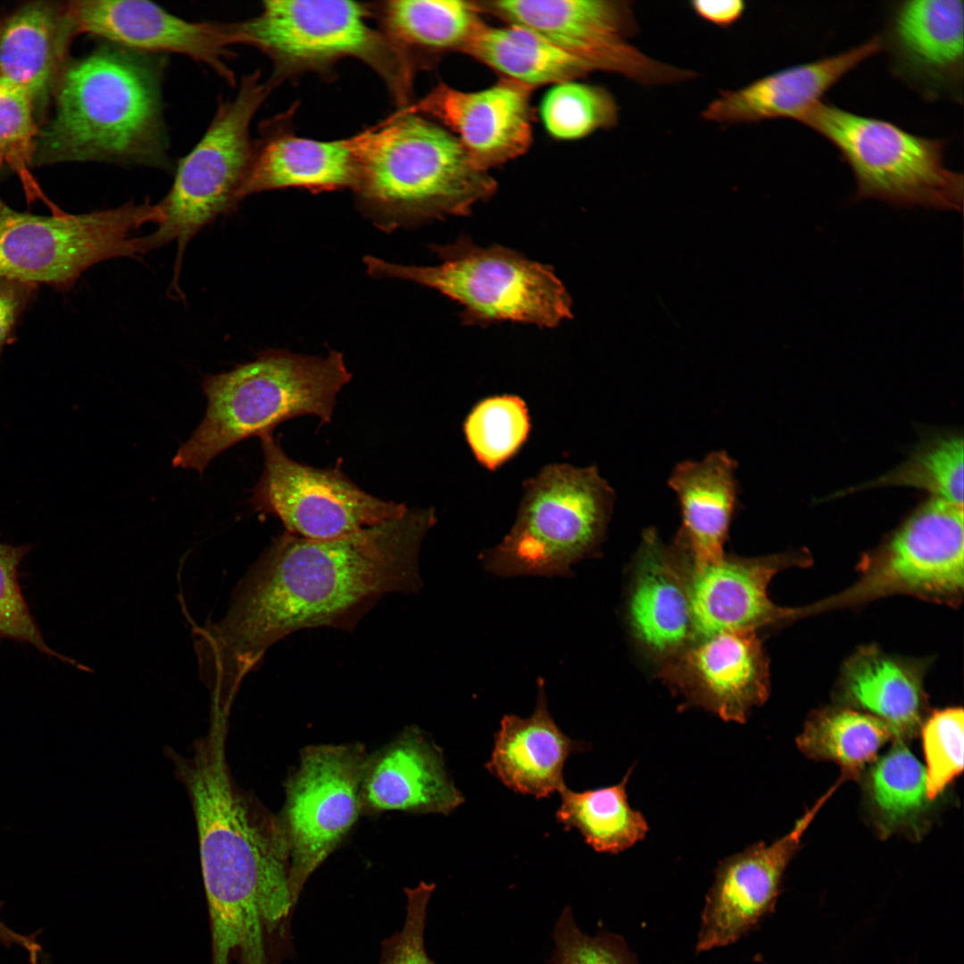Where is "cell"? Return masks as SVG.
Wrapping results in <instances>:
<instances>
[{
    "mask_svg": "<svg viewBox=\"0 0 964 964\" xmlns=\"http://www.w3.org/2000/svg\"><path fill=\"white\" fill-rule=\"evenodd\" d=\"M859 579L802 614L895 594L956 607L964 592L963 506L933 497L858 565Z\"/></svg>",
    "mask_w": 964,
    "mask_h": 964,
    "instance_id": "cell-12",
    "label": "cell"
},
{
    "mask_svg": "<svg viewBox=\"0 0 964 964\" xmlns=\"http://www.w3.org/2000/svg\"><path fill=\"white\" fill-rule=\"evenodd\" d=\"M496 187L449 130L408 106L356 135L352 190L362 212L384 231L468 215Z\"/></svg>",
    "mask_w": 964,
    "mask_h": 964,
    "instance_id": "cell-4",
    "label": "cell"
},
{
    "mask_svg": "<svg viewBox=\"0 0 964 964\" xmlns=\"http://www.w3.org/2000/svg\"><path fill=\"white\" fill-rule=\"evenodd\" d=\"M434 509L331 539L284 531L210 634L212 669L237 685L277 641L303 628L349 627L382 596L419 589V552ZM228 678V679H229Z\"/></svg>",
    "mask_w": 964,
    "mask_h": 964,
    "instance_id": "cell-1",
    "label": "cell"
},
{
    "mask_svg": "<svg viewBox=\"0 0 964 964\" xmlns=\"http://www.w3.org/2000/svg\"><path fill=\"white\" fill-rule=\"evenodd\" d=\"M689 4L701 19L722 28L735 23L746 9L742 0H696Z\"/></svg>",
    "mask_w": 964,
    "mask_h": 964,
    "instance_id": "cell-44",
    "label": "cell"
},
{
    "mask_svg": "<svg viewBox=\"0 0 964 964\" xmlns=\"http://www.w3.org/2000/svg\"><path fill=\"white\" fill-rule=\"evenodd\" d=\"M37 289V284L0 277V353L12 341L17 324Z\"/></svg>",
    "mask_w": 964,
    "mask_h": 964,
    "instance_id": "cell-43",
    "label": "cell"
},
{
    "mask_svg": "<svg viewBox=\"0 0 964 964\" xmlns=\"http://www.w3.org/2000/svg\"><path fill=\"white\" fill-rule=\"evenodd\" d=\"M835 789L819 799L779 839L752 844L721 860L702 912L697 952L736 943L774 912L785 869L805 831Z\"/></svg>",
    "mask_w": 964,
    "mask_h": 964,
    "instance_id": "cell-16",
    "label": "cell"
},
{
    "mask_svg": "<svg viewBox=\"0 0 964 964\" xmlns=\"http://www.w3.org/2000/svg\"><path fill=\"white\" fill-rule=\"evenodd\" d=\"M962 708H947L932 713L921 727L927 762V794L934 800L963 770Z\"/></svg>",
    "mask_w": 964,
    "mask_h": 964,
    "instance_id": "cell-39",
    "label": "cell"
},
{
    "mask_svg": "<svg viewBox=\"0 0 964 964\" xmlns=\"http://www.w3.org/2000/svg\"><path fill=\"white\" fill-rule=\"evenodd\" d=\"M550 964H638L623 938L609 932L590 935L578 926L565 906L555 922Z\"/></svg>",
    "mask_w": 964,
    "mask_h": 964,
    "instance_id": "cell-41",
    "label": "cell"
},
{
    "mask_svg": "<svg viewBox=\"0 0 964 964\" xmlns=\"http://www.w3.org/2000/svg\"><path fill=\"white\" fill-rule=\"evenodd\" d=\"M880 50V36H875L840 54L779 70L735 90H721L701 116L726 125L782 118L800 121L844 75Z\"/></svg>",
    "mask_w": 964,
    "mask_h": 964,
    "instance_id": "cell-25",
    "label": "cell"
},
{
    "mask_svg": "<svg viewBox=\"0 0 964 964\" xmlns=\"http://www.w3.org/2000/svg\"><path fill=\"white\" fill-rule=\"evenodd\" d=\"M614 491L596 466L551 464L523 484L515 523L485 551L486 569L501 577L566 576L600 545Z\"/></svg>",
    "mask_w": 964,
    "mask_h": 964,
    "instance_id": "cell-8",
    "label": "cell"
},
{
    "mask_svg": "<svg viewBox=\"0 0 964 964\" xmlns=\"http://www.w3.org/2000/svg\"><path fill=\"white\" fill-rule=\"evenodd\" d=\"M529 430L528 408L516 395L493 396L478 402L464 422L466 439L476 459L490 470L519 451Z\"/></svg>",
    "mask_w": 964,
    "mask_h": 964,
    "instance_id": "cell-36",
    "label": "cell"
},
{
    "mask_svg": "<svg viewBox=\"0 0 964 964\" xmlns=\"http://www.w3.org/2000/svg\"><path fill=\"white\" fill-rule=\"evenodd\" d=\"M481 13L528 28L583 62L592 72L624 76L644 86L691 80L689 70L660 62L629 43L637 25L628 1H475Z\"/></svg>",
    "mask_w": 964,
    "mask_h": 964,
    "instance_id": "cell-14",
    "label": "cell"
},
{
    "mask_svg": "<svg viewBox=\"0 0 964 964\" xmlns=\"http://www.w3.org/2000/svg\"><path fill=\"white\" fill-rule=\"evenodd\" d=\"M537 686L529 717L509 714L502 719L486 768L511 790L540 799L566 786L565 762L571 754L584 751L586 744L572 740L556 725L548 711L544 680L539 679Z\"/></svg>",
    "mask_w": 964,
    "mask_h": 964,
    "instance_id": "cell-27",
    "label": "cell"
},
{
    "mask_svg": "<svg viewBox=\"0 0 964 964\" xmlns=\"http://www.w3.org/2000/svg\"><path fill=\"white\" fill-rule=\"evenodd\" d=\"M351 379L343 354L334 350L325 356L269 350L230 371L208 375L204 418L179 446L172 466L203 473L225 450L297 416L328 423L337 395Z\"/></svg>",
    "mask_w": 964,
    "mask_h": 964,
    "instance_id": "cell-5",
    "label": "cell"
},
{
    "mask_svg": "<svg viewBox=\"0 0 964 964\" xmlns=\"http://www.w3.org/2000/svg\"><path fill=\"white\" fill-rule=\"evenodd\" d=\"M40 124L29 96L0 81V171L6 168L23 181H31L36 141Z\"/></svg>",
    "mask_w": 964,
    "mask_h": 964,
    "instance_id": "cell-40",
    "label": "cell"
},
{
    "mask_svg": "<svg viewBox=\"0 0 964 964\" xmlns=\"http://www.w3.org/2000/svg\"><path fill=\"white\" fill-rule=\"evenodd\" d=\"M463 801L447 773L442 750L417 727L403 729L366 758L362 814L401 810L448 815Z\"/></svg>",
    "mask_w": 964,
    "mask_h": 964,
    "instance_id": "cell-23",
    "label": "cell"
},
{
    "mask_svg": "<svg viewBox=\"0 0 964 964\" xmlns=\"http://www.w3.org/2000/svg\"><path fill=\"white\" fill-rule=\"evenodd\" d=\"M260 438L264 465L251 503L262 514L278 517L291 534L336 538L399 518L409 509L368 494L337 468L295 461L271 433Z\"/></svg>",
    "mask_w": 964,
    "mask_h": 964,
    "instance_id": "cell-15",
    "label": "cell"
},
{
    "mask_svg": "<svg viewBox=\"0 0 964 964\" xmlns=\"http://www.w3.org/2000/svg\"><path fill=\"white\" fill-rule=\"evenodd\" d=\"M162 220L159 204L149 200L39 216L15 211L0 196V277L67 291L98 262L142 255L136 231Z\"/></svg>",
    "mask_w": 964,
    "mask_h": 964,
    "instance_id": "cell-11",
    "label": "cell"
},
{
    "mask_svg": "<svg viewBox=\"0 0 964 964\" xmlns=\"http://www.w3.org/2000/svg\"><path fill=\"white\" fill-rule=\"evenodd\" d=\"M288 116L263 123L261 137L253 143L241 201L253 194L288 187L314 193L353 188L356 136L330 141L298 137Z\"/></svg>",
    "mask_w": 964,
    "mask_h": 964,
    "instance_id": "cell-26",
    "label": "cell"
},
{
    "mask_svg": "<svg viewBox=\"0 0 964 964\" xmlns=\"http://www.w3.org/2000/svg\"><path fill=\"white\" fill-rule=\"evenodd\" d=\"M632 768L611 786L575 792L565 786L559 794L556 819L565 830L577 829L598 852L616 854L644 839L649 827L644 816L627 800Z\"/></svg>",
    "mask_w": 964,
    "mask_h": 964,
    "instance_id": "cell-32",
    "label": "cell"
},
{
    "mask_svg": "<svg viewBox=\"0 0 964 964\" xmlns=\"http://www.w3.org/2000/svg\"><path fill=\"white\" fill-rule=\"evenodd\" d=\"M260 71L243 77L236 96L220 99L215 114L194 148L179 160L168 194L158 203L163 220L140 237L143 254L177 243L170 288L179 290L185 249L195 235L218 216L235 210L253 154L250 124L272 88Z\"/></svg>",
    "mask_w": 964,
    "mask_h": 964,
    "instance_id": "cell-9",
    "label": "cell"
},
{
    "mask_svg": "<svg viewBox=\"0 0 964 964\" xmlns=\"http://www.w3.org/2000/svg\"><path fill=\"white\" fill-rule=\"evenodd\" d=\"M892 738L889 727L872 715L829 708L809 717L796 743L807 757L839 765L843 778H857Z\"/></svg>",
    "mask_w": 964,
    "mask_h": 964,
    "instance_id": "cell-33",
    "label": "cell"
},
{
    "mask_svg": "<svg viewBox=\"0 0 964 964\" xmlns=\"http://www.w3.org/2000/svg\"><path fill=\"white\" fill-rule=\"evenodd\" d=\"M371 8L386 36L423 65L428 57L462 51L483 22L474 1L395 0Z\"/></svg>",
    "mask_w": 964,
    "mask_h": 964,
    "instance_id": "cell-31",
    "label": "cell"
},
{
    "mask_svg": "<svg viewBox=\"0 0 964 964\" xmlns=\"http://www.w3.org/2000/svg\"><path fill=\"white\" fill-rule=\"evenodd\" d=\"M659 676L686 706L725 721L744 723L769 694V661L755 630L697 638L661 662Z\"/></svg>",
    "mask_w": 964,
    "mask_h": 964,
    "instance_id": "cell-17",
    "label": "cell"
},
{
    "mask_svg": "<svg viewBox=\"0 0 964 964\" xmlns=\"http://www.w3.org/2000/svg\"><path fill=\"white\" fill-rule=\"evenodd\" d=\"M434 250L442 261L436 266L374 256L363 262L373 278L412 281L456 301L465 324L512 321L553 328L571 317V298L549 265L503 245L480 247L465 237Z\"/></svg>",
    "mask_w": 964,
    "mask_h": 964,
    "instance_id": "cell-7",
    "label": "cell"
},
{
    "mask_svg": "<svg viewBox=\"0 0 964 964\" xmlns=\"http://www.w3.org/2000/svg\"><path fill=\"white\" fill-rule=\"evenodd\" d=\"M870 794L885 828L893 829L916 818L927 801L926 769L905 745L893 747L873 767Z\"/></svg>",
    "mask_w": 964,
    "mask_h": 964,
    "instance_id": "cell-37",
    "label": "cell"
},
{
    "mask_svg": "<svg viewBox=\"0 0 964 964\" xmlns=\"http://www.w3.org/2000/svg\"><path fill=\"white\" fill-rule=\"evenodd\" d=\"M79 34L68 2H30L0 19V81L29 96L40 126Z\"/></svg>",
    "mask_w": 964,
    "mask_h": 964,
    "instance_id": "cell-24",
    "label": "cell"
},
{
    "mask_svg": "<svg viewBox=\"0 0 964 964\" xmlns=\"http://www.w3.org/2000/svg\"><path fill=\"white\" fill-rule=\"evenodd\" d=\"M79 34L86 33L134 51L190 57L212 70L230 86L236 83L227 60L234 45L230 22H195L140 0L68 2Z\"/></svg>",
    "mask_w": 964,
    "mask_h": 964,
    "instance_id": "cell-18",
    "label": "cell"
},
{
    "mask_svg": "<svg viewBox=\"0 0 964 964\" xmlns=\"http://www.w3.org/2000/svg\"><path fill=\"white\" fill-rule=\"evenodd\" d=\"M367 756L365 745L359 742L313 744L300 751L277 816L289 854L294 907L309 877L362 814L360 790Z\"/></svg>",
    "mask_w": 964,
    "mask_h": 964,
    "instance_id": "cell-13",
    "label": "cell"
},
{
    "mask_svg": "<svg viewBox=\"0 0 964 964\" xmlns=\"http://www.w3.org/2000/svg\"><path fill=\"white\" fill-rule=\"evenodd\" d=\"M30 550L29 544L13 546L0 541V638L30 644L48 657L75 665L47 645L21 593L18 569Z\"/></svg>",
    "mask_w": 964,
    "mask_h": 964,
    "instance_id": "cell-38",
    "label": "cell"
},
{
    "mask_svg": "<svg viewBox=\"0 0 964 964\" xmlns=\"http://www.w3.org/2000/svg\"><path fill=\"white\" fill-rule=\"evenodd\" d=\"M808 563V557L781 553L764 557L725 555L694 568L689 562L688 592L695 639L723 631L756 628L791 619L768 596V586L780 570Z\"/></svg>",
    "mask_w": 964,
    "mask_h": 964,
    "instance_id": "cell-21",
    "label": "cell"
},
{
    "mask_svg": "<svg viewBox=\"0 0 964 964\" xmlns=\"http://www.w3.org/2000/svg\"><path fill=\"white\" fill-rule=\"evenodd\" d=\"M227 738L201 737L173 757L198 835L211 933L243 935L291 902L289 854L278 819L243 793L226 758Z\"/></svg>",
    "mask_w": 964,
    "mask_h": 964,
    "instance_id": "cell-2",
    "label": "cell"
},
{
    "mask_svg": "<svg viewBox=\"0 0 964 964\" xmlns=\"http://www.w3.org/2000/svg\"><path fill=\"white\" fill-rule=\"evenodd\" d=\"M688 578L686 555L675 544H664L654 529L645 530L635 558L627 616L636 640L661 662L695 640Z\"/></svg>",
    "mask_w": 964,
    "mask_h": 964,
    "instance_id": "cell-22",
    "label": "cell"
},
{
    "mask_svg": "<svg viewBox=\"0 0 964 964\" xmlns=\"http://www.w3.org/2000/svg\"><path fill=\"white\" fill-rule=\"evenodd\" d=\"M539 115L551 137L576 140L615 127L619 108L606 88L568 80L552 85L541 100Z\"/></svg>",
    "mask_w": 964,
    "mask_h": 964,
    "instance_id": "cell-34",
    "label": "cell"
},
{
    "mask_svg": "<svg viewBox=\"0 0 964 964\" xmlns=\"http://www.w3.org/2000/svg\"><path fill=\"white\" fill-rule=\"evenodd\" d=\"M962 0H910L891 9L882 48L893 73L927 100L962 101Z\"/></svg>",
    "mask_w": 964,
    "mask_h": 964,
    "instance_id": "cell-19",
    "label": "cell"
},
{
    "mask_svg": "<svg viewBox=\"0 0 964 964\" xmlns=\"http://www.w3.org/2000/svg\"><path fill=\"white\" fill-rule=\"evenodd\" d=\"M434 883L420 882L404 888L406 915L403 928L381 943L378 964H436L425 948L427 910L435 890Z\"/></svg>",
    "mask_w": 964,
    "mask_h": 964,
    "instance_id": "cell-42",
    "label": "cell"
},
{
    "mask_svg": "<svg viewBox=\"0 0 964 964\" xmlns=\"http://www.w3.org/2000/svg\"><path fill=\"white\" fill-rule=\"evenodd\" d=\"M166 54L104 42L71 59L40 126L33 167L105 162L169 170L162 83Z\"/></svg>",
    "mask_w": 964,
    "mask_h": 964,
    "instance_id": "cell-3",
    "label": "cell"
},
{
    "mask_svg": "<svg viewBox=\"0 0 964 964\" xmlns=\"http://www.w3.org/2000/svg\"><path fill=\"white\" fill-rule=\"evenodd\" d=\"M736 463L725 451L677 464L669 486L677 496L682 525L675 544L698 568L724 556L736 507Z\"/></svg>",
    "mask_w": 964,
    "mask_h": 964,
    "instance_id": "cell-28",
    "label": "cell"
},
{
    "mask_svg": "<svg viewBox=\"0 0 964 964\" xmlns=\"http://www.w3.org/2000/svg\"><path fill=\"white\" fill-rule=\"evenodd\" d=\"M531 89L577 80L591 73L580 60L538 33L517 24L494 27L484 21L461 51Z\"/></svg>",
    "mask_w": 964,
    "mask_h": 964,
    "instance_id": "cell-30",
    "label": "cell"
},
{
    "mask_svg": "<svg viewBox=\"0 0 964 964\" xmlns=\"http://www.w3.org/2000/svg\"><path fill=\"white\" fill-rule=\"evenodd\" d=\"M371 3L271 0L261 12L231 22L234 45H246L269 57L272 86L307 72L328 76L345 58L368 65L401 108L411 104L414 73L422 67L411 54L373 28Z\"/></svg>",
    "mask_w": 964,
    "mask_h": 964,
    "instance_id": "cell-6",
    "label": "cell"
},
{
    "mask_svg": "<svg viewBox=\"0 0 964 964\" xmlns=\"http://www.w3.org/2000/svg\"><path fill=\"white\" fill-rule=\"evenodd\" d=\"M532 89L502 78L478 91L436 85L408 108L440 121L470 160L488 171L525 154L532 143Z\"/></svg>",
    "mask_w": 964,
    "mask_h": 964,
    "instance_id": "cell-20",
    "label": "cell"
},
{
    "mask_svg": "<svg viewBox=\"0 0 964 964\" xmlns=\"http://www.w3.org/2000/svg\"><path fill=\"white\" fill-rule=\"evenodd\" d=\"M838 691L851 709L884 722L893 740L917 735L925 721L927 702L920 671L873 645L858 650L847 660Z\"/></svg>",
    "mask_w": 964,
    "mask_h": 964,
    "instance_id": "cell-29",
    "label": "cell"
},
{
    "mask_svg": "<svg viewBox=\"0 0 964 964\" xmlns=\"http://www.w3.org/2000/svg\"><path fill=\"white\" fill-rule=\"evenodd\" d=\"M827 139L851 168L855 198L899 207L961 211L963 175L943 162L944 142L820 101L800 120Z\"/></svg>",
    "mask_w": 964,
    "mask_h": 964,
    "instance_id": "cell-10",
    "label": "cell"
},
{
    "mask_svg": "<svg viewBox=\"0 0 964 964\" xmlns=\"http://www.w3.org/2000/svg\"><path fill=\"white\" fill-rule=\"evenodd\" d=\"M881 486L918 487L932 493L935 498L963 506L962 437H935L920 445L893 470L844 493Z\"/></svg>",
    "mask_w": 964,
    "mask_h": 964,
    "instance_id": "cell-35",
    "label": "cell"
}]
</instances>
